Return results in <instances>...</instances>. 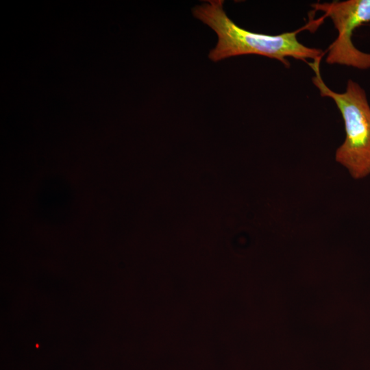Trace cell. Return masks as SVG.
Wrapping results in <instances>:
<instances>
[{
    "label": "cell",
    "mask_w": 370,
    "mask_h": 370,
    "mask_svg": "<svg viewBox=\"0 0 370 370\" xmlns=\"http://www.w3.org/2000/svg\"><path fill=\"white\" fill-rule=\"evenodd\" d=\"M223 2L222 0H209L192 10L196 18L217 34V43L208 54L212 61L255 54L276 59L289 67L287 57L302 60L321 58L322 51L301 44L297 38V32L269 35L242 28L227 16L223 10Z\"/></svg>",
    "instance_id": "obj_1"
},
{
    "label": "cell",
    "mask_w": 370,
    "mask_h": 370,
    "mask_svg": "<svg viewBox=\"0 0 370 370\" xmlns=\"http://www.w3.org/2000/svg\"><path fill=\"white\" fill-rule=\"evenodd\" d=\"M320 58L309 63L315 75L312 81L321 97L331 98L339 110L345 125V138L336 151V160L355 179L370 174V106L364 89L349 79L344 92L331 90L321 75Z\"/></svg>",
    "instance_id": "obj_2"
},
{
    "label": "cell",
    "mask_w": 370,
    "mask_h": 370,
    "mask_svg": "<svg viewBox=\"0 0 370 370\" xmlns=\"http://www.w3.org/2000/svg\"><path fill=\"white\" fill-rule=\"evenodd\" d=\"M312 6L330 17L338 32L330 45L325 62L358 69L370 68V53L358 49L352 42L354 31L370 23V0H347L331 3H316Z\"/></svg>",
    "instance_id": "obj_3"
}]
</instances>
